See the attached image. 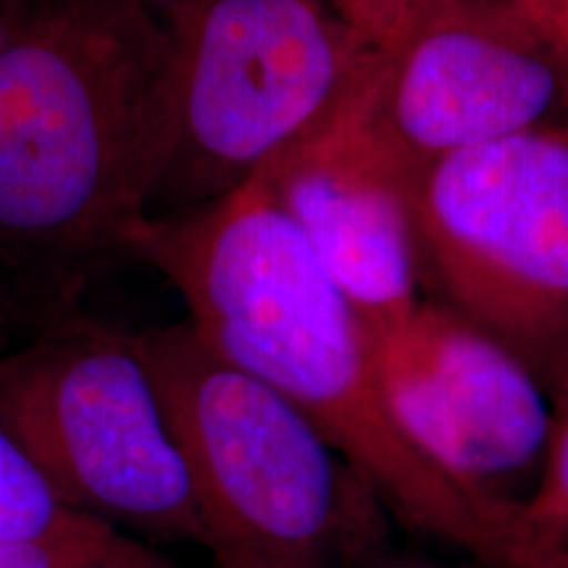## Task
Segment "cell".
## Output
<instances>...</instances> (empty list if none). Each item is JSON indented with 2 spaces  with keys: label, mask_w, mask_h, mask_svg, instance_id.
<instances>
[{
  "label": "cell",
  "mask_w": 568,
  "mask_h": 568,
  "mask_svg": "<svg viewBox=\"0 0 568 568\" xmlns=\"http://www.w3.org/2000/svg\"><path fill=\"white\" fill-rule=\"evenodd\" d=\"M552 393H556L558 410H568V368H566V374L558 379V385L552 387Z\"/></svg>",
  "instance_id": "14"
},
{
  "label": "cell",
  "mask_w": 568,
  "mask_h": 568,
  "mask_svg": "<svg viewBox=\"0 0 568 568\" xmlns=\"http://www.w3.org/2000/svg\"><path fill=\"white\" fill-rule=\"evenodd\" d=\"M216 568H351L382 503L293 403L209 351L187 322L138 332Z\"/></svg>",
  "instance_id": "3"
},
{
  "label": "cell",
  "mask_w": 568,
  "mask_h": 568,
  "mask_svg": "<svg viewBox=\"0 0 568 568\" xmlns=\"http://www.w3.org/2000/svg\"><path fill=\"white\" fill-rule=\"evenodd\" d=\"M358 101L251 182L287 216L376 337L422 303V253L406 174L361 122Z\"/></svg>",
  "instance_id": "9"
},
{
  "label": "cell",
  "mask_w": 568,
  "mask_h": 568,
  "mask_svg": "<svg viewBox=\"0 0 568 568\" xmlns=\"http://www.w3.org/2000/svg\"><path fill=\"white\" fill-rule=\"evenodd\" d=\"M518 9H524L545 38L568 59V0H518Z\"/></svg>",
  "instance_id": "13"
},
{
  "label": "cell",
  "mask_w": 568,
  "mask_h": 568,
  "mask_svg": "<svg viewBox=\"0 0 568 568\" xmlns=\"http://www.w3.org/2000/svg\"><path fill=\"white\" fill-rule=\"evenodd\" d=\"M332 6L379 48L400 21L406 0H332Z\"/></svg>",
  "instance_id": "12"
},
{
  "label": "cell",
  "mask_w": 568,
  "mask_h": 568,
  "mask_svg": "<svg viewBox=\"0 0 568 568\" xmlns=\"http://www.w3.org/2000/svg\"><path fill=\"white\" fill-rule=\"evenodd\" d=\"M372 339L389 408L418 450L460 485L521 503L514 487L542 466L552 429L524 361L435 301Z\"/></svg>",
  "instance_id": "8"
},
{
  "label": "cell",
  "mask_w": 568,
  "mask_h": 568,
  "mask_svg": "<svg viewBox=\"0 0 568 568\" xmlns=\"http://www.w3.org/2000/svg\"><path fill=\"white\" fill-rule=\"evenodd\" d=\"M510 3H516V6H518V0H510Z\"/></svg>",
  "instance_id": "17"
},
{
  "label": "cell",
  "mask_w": 568,
  "mask_h": 568,
  "mask_svg": "<svg viewBox=\"0 0 568 568\" xmlns=\"http://www.w3.org/2000/svg\"><path fill=\"white\" fill-rule=\"evenodd\" d=\"M408 187L422 268L445 305L556 387L568 368V126L453 153Z\"/></svg>",
  "instance_id": "5"
},
{
  "label": "cell",
  "mask_w": 568,
  "mask_h": 568,
  "mask_svg": "<svg viewBox=\"0 0 568 568\" xmlns=\"http://www.w3.org/2000/svg\"><path fill=\"white\" fill-rule=\"evenodd\" d=\"M548 568H568V548L566 550H560L556 558L550 560V566Z\"/></svg>",
  "instance_id": "16"
},
{
  "label": "cell",
  "mask_w": 568,
  "mask_h": 568,
  "mask_svg": "<svg viewBox=\"0 0 568 568\" xmlns=\"http://www.w3.org/2000/svg\"><path fill=\"white\" fill-rule=\"evenodd\" d=\"M172 119L145 219L234 193L353 109L376 45L332 0H159Z\"/></svg>",
  "instance_id": "4"
},
{
  "label": "cell",
  "mask_w": 568,
  "mask_h": 568,
  "mask_svg": "<svg viewBox=\"0 0 568 568\" xmlns=\"http://www.w3.org/2000/svg\"><path fill=\"white\" fill-rule=\"evenodd\" d=\"M0 418L71 506L203 548L193 479L130 332L63 318L0 358Z\"/></svg>",
  "instance_id": "6"
},
{
  "label": "cell",
  "mask_w": 568,
  "mask_h": 568,
  "mask_svg": "<svg viewBox=\"0 0 568 568\" xmlns=\"http://www.w3.org/2000/svg\"><path fill=\"white\" fill-rule=\"evenodd\" d=\"M172 77L159 0H0V280L126 251L166 155Z\"/></svg>",
  "instance_id": "2"
},
{
  "label": "cell",
  "mask_w": 568,
  "mask_h": 568,
  "mask_svg": "<svg viewBox=\"0 0 568 568\" xmlns=\"http://www.w3.org/2000/svg\"><path fill=\"white\" fill-rule=\"evenodd\" d=\"M374 568H445V566H435V564H426V560H400V564H382Z\"/></svg>",
  "instance_id": "15"
},
{
  "label": "cell",
  "mask_w": 568,
  "mask_h": 568,
  "mask_svg": "<svg viewBox=\"0 0 568 568\" xmlns=\"http://www.w3.org/2000/svg\"><path fill=\"white\" fill-rule=\"evenodd\" d=\"M568 59L510 0H406L376 48L361 122L406 180L447 155L558 124Z\"/></svg>",
  "instance_id": "7"
},
{
  "label": "cell",
  "mask_w": 568,
  "mask_h": 568,
  "mask_svg": "<svg viewBox=\"0 0 568 568\" xmlns=\"http://www.w3.org/2000/svg\"><path fill=\"white\" fill-rule=\"evenodd\" d=\"M124 253L159 268L197 339L293 403L397 521L485 568H542L521 503L460 485L397 424L366 322L258 184L142 219Z\"/></svg>",
  "instance_id": "1"
},
{
  "label": "cell",
  "mask_w": 568,
  "mask_h": 568,
  "mask_svg": "<svg viewBox=\"0 0 568 568\" xmlns=\"http://www.w3.org/2000/svg\"><path fill=\"white\" fill-rule=\"evenodd\" d=\"M521 527L542 568L568 548V410H556L537 487L521 500Z\"/></svg>",
  "instance_id": "11"
},
{
  "label": "cell",
  "mask_w": 568,
  "mask_h": 568,
  "mask_svg": "<svg viewBox=\"0 0 568 568\" xmlns=\"http://www.w3.org/2000/svg\"><path fill=\"white\" fill-rule=\"evenodd\" d=\"M122 531L71 506L0 418V542L98 548Z\"/></svg>",
  "instance_id": "10"
}]
</instances>
